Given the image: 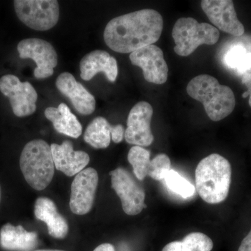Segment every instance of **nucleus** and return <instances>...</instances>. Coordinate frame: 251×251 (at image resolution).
Returning a JSON list of instances; mask_svg holds the SVG:
<instances>
[{
    "label": "nucleus",
    "instance_id": "nucleus-1",
    "mask_svg": "<svg viewBox=\"0 0 251 251\" xmlns=\"http://www.w3.org/2000/svg\"><path fill=\"white\" fill-rule=\"evenodd\" d=\"M163 28V18L158 11L142 9L112 19L104 30V41L115 52L131 53L153 45L161 37Z\"/></svg>",
    "mask_w": 251,
    "mask_h": 251
},
{
    "label": "nucleus",
    "instance_id": "nucleus-2",
    "mask_svg": "<svg viewBox=\"0 0 251 251\" xmlns=\"http://www.w3.org/2000/svg\"><path fill=\"white\" fill-rule=\"evenodd\" d=\"M232 179L229 162L218 153L200 161L196 170V190L203 201L216 204L226 201Z\"/></svg>",
    "mask_w": 251,
    "mask_h": 251
},
{
    "label": "nucleus",
    "instance_id": "nucleus-3",
    "mask_svg": "<svg viewBox=\"0 0 251 251\" xmlns=\"http://www.w3.org/2000/svg\"><path fill=\"white\" fill-rule=\"evenodd\" d=\"M187 93L191 98L201 102L206 115L214 122L224 120L233 112L235 97L229 87L222 85L215 77L202 74L188 82Z\"/></svg>",
    "mask_w": 251,
    "mask_h": 251
},
{
    "label": "nucleus",
    "instance_id": "nucleus-4",
    "mask_svg": "<svg viewBox=\"0 0 251 251\" xmlns=\"http://www.w3.org/2000/svg\"><path fill=\"white\" fill-rule=\"evenodd\" d=\"M20 168L31 188L45 189L53 179L55 168L50 146L39 139L26 144L20 157Z\"/></svg>",
    "mask_w": 251,
    "mask_h": 251
},
{
    "label": "nucleus",
    "instance_id": "nucleus-5",
    "mask_svg": "<svg viewBox=\"0 0 251 251\" xmlns=\"http://www.w3.org/2000/svg\"><path fill=\"white\" fill-rule=\"evenodd\" d=\"M219 31L208 24L199 23L193 18H181L175 23L173 37L175 44L174 50L178 55H190L200 46L214 45L219 41Z\"/></svg>",
    "mask_w": 251,
    "mask_h": 251
},
{
    "label": "nucleus",
    "instance_id": "nucleus-6",
    "mask_svg": "<svg viewBox=\"0 0 251 251\" xmlns=\"http://www.w3.org/2000/svg\"><path fill=\"white\" fill-rule=\"evenodd\" d=\"M14 4L18 19L34 30H49L58 23L59 6L56 0H16Z\"/></svg>",
    "mask_w": 251,
    "mask_h": 251
},
{
    "label": "nucleus",
    "instance_id": "nucleus-7",
    "mask_svg": "<svg viewBox=\"0 0 251 251\" xmlns=\"http://www.w3.org/2000/svg\"><path fill=\"white\" fill-rule=\"evenodd\" d=\"M110 175L112 188L121 200L124 211L129 216L140 214L147 207L144 188L135 181L125 168H117L110 171Z\"/></svg>",
    "mask_w": 251,
    "mask_h": 251
},
{
    "label": "nucleus",
    "instance_id": "nucleus-8",
    "mask_svg": "<svg viewBox=\"0 0 251 251\" xmlns=\"http://www.w3.org/2000/svg\"><path fill=\"white\" fill-rule=\"evenodd\" d=\"M0 92L9 98L16 117H27L35 112L38 94L29 82H21L11 74L3 75L0 78Z\"/></svg>",
    "mask_w": 251,
    "mask_h": 251
},
{
    "label": "nucleus",
    "instance_id": "nucleus-9",
    "mask_svg": "<svg viewBox=\"0 0 251 251\" xmlns=\"http://www.w3.org/2000/svg\"><path fill=\"white\" fill-rule=\"evenodd\" d=\"M18 53L21 59H31L35 62L34 76L44 79L52 76L57 65L58 57L53 46L37 38L23 39L18 43Z\"/></svg>",
    "mask_w": 251,
    "mask_h": 251
},
{
    "label": "nucleus",
    "instance_id": "nucleus-10",
    "mask_svg": "<svg viewBox=\"0 0 251 251\" xmlns=\"http://www.w3.org/2000/svg\"><path fill=\"white\" fill-rule=\"evenodd\" d=\"M99 184V175L92 168H86L75 175L72 184L71 210L76 215H85L93 206Z\"/></svg>",
    "mask_w": 251,
    "mask_h": 251
},
{
    "label": "nucleus",
    "instance_id": "nucleus-11",
    "mask_svg": "<svg viewBox=\"0 0 251 251\" xmlns=\"http://www.w3.org/2000/svg\"><path fill=\"white\" fill-rule=\"evenodd\" d=\"M152 106L148 102L140 101L130 110L125 130L126 141L135 146L148 147L154 137L151 129Z\"/></svg>",
    "mask_w": 251,
    "mask_h": 251
},
{
    "label": "nucleus",
    "instance_id": "nucleus-12",
    "mask_svg": "<svg viewBox=\"0 0 251 251\" xmlns=\"http://www.w3.org/2000/svg\"><path fill=\"white\" fill-rule=\"evenodd\" d=\"M130 62L142 69L145 80L156 85L164 84L168 80V67L159 47L150 45L130 54Z\"/></svg>",
    "mask_w": 251,
    "mask_h": 251
},
{
    "label": "nucleus",
    "instance_id": "nucleus-13",
    "mask_svg": "<svg viewBox=\"0 0 251 251\" xmlns=\"http://www.w3.org/2000/svg\"><path fill=\"white\" fill-rule=\"evenodd\" d=\"M201 7L210 22L220 30L232 36L244 34V25L238 19L233 1L231 0H203Z\"/></svg>",
    "mask_w": 251,
    "mask_h": 251
},
{
    "label": "nucleus",
    "instance_id": "nucleus-14",
    "mask_svg": "<svg viewBox=\"0 0 251 251\" xmlns=\"http://www.w3.org/2000/svg\"><path fill=\"white\" fill-rule=\"evenodd\" d=\"M56 87L61 94L72 102L77 112L89 115L96 108L95 98L70 73L64 72L56 80Z\"/></svg>",
    "mask_w": 251,
    "mask_h": 251
},
{
    "label": "nucleus",
    "instance_id": "nucleus-15",
    "mask_svg": "<svg viewBox=\"0 0 251 251\" xmlns=\"http://www.w3.org/2000/svg\"><path fill=\"white\" fill-rule=\"evenodd\" d=\"M54 167L68 176L80 173L90 161L88 153L83 151H75L72 142H63L62 145L53 143L50 145Z\"/></svg>",
    "mask_w": 251,
    "mask_h": 251
},
{
    "label": "nucleus",
    "instance_id": "nucleus-16",
    "mask_svg": "<svg viewBox=\"0 0 251 251\" xmlns=\"http://www.w3.org/2000/svg\"><path fill=\"white\" fill-rule=\"evenodd\" d=\"M80 77L89 81L98 73L103 72L110 82H114L118 75V66L115 57L106 51L97 50L86 54L80 63Z\"/></svg>",
    "mask_w": 251,
    "mask_h": 251
},
{
    "label": "nucleus",
    "instance_id": "nucleus-17",
    "mask_svg": "<svg viewBox=\"0 0 251 251\" xmlns=\"http://www.w3.org/2000/svg\"><path fill=\"white\" fill-rule=\"evenodd\" d=\"M34 215L39 221L46 223L51 237L62 239L69 232L67 221L57 211L53 201L46 197L38 198L34 204Z\"/></svg>",
    "mask_w": 251,
    "mask_h": 251
},
{
    "label": "nucleus",
    "instance_id": "nucleus-18",
    "mask_svg": "<svg viewBox=\"0 0 251 251\" xmlns=\"http://www.w3.org/2000/svg\"><path fill=\"white\" fill-rule=\"evenodd\" d=\"M39 244L38 234L29 232L22 226L4 225L0 229V245L5 250L12 251H31Z\"/></svg>",
    "mask_w": 251,
    "mask_h": 251
},
{
    "label": "nucleus",
    "instance_id": "nucleus-19",
    "mask_svg": "<svg viewBox=\"0 0 251 251\" xmlns=\"http://www.w3.org/2000/svg\"><path fill=\"white\" fill-rule=\"evenodd\" d=\"M44 114L58 133L73 138H79L82 134V125L65 103L59 104L57 108L49 107Z\"/></svg>",
    "mask_w": 251,
    "mask_h": 251
},
{
    "label": "nucleus",
    "instance_id": "nucleus-20",
    "mask_svg": "<svg viewBox=\"0 0 251 251\" xmlns=\"http://www.w3.org/2000/svg\"><path fill=\"white\" fill-rule=\"evenodd\" d=\"M114 126L103 117H97L91 122L84 133V140L96 149H105L110 145Z\"/></svg>",
    "mask_w": 251,
    "mask_h": 251
},
{
    "label": "nucleus",
    "instance_id": "nucleus-21",
    "mask_svg": "<svg viewBox=\"0 0 251 251\" xmlns=\"http://www.w3.org/2000/svg\"><path fill=\"white\" fill-rule=\"evenodd\" d=\"M214 243L211 238L202 232L188 234L181 241L169 243L162 251H211Z\"/></svg>",
    "mask_w": 251,
    "mask_h": 251
},
{
    "label": "nucleus",
    "instance_id": "nucleus-22",
    "mask_svg": "<svg viewBox=\"0 0 251 251\" xmlns=\"http://www.w3.org/2000/svg\"><path fill=\"white\" fill-rule=\"evenodd\" d=\"M225 63L231 69L244 75L251 70V52L242 46L230 48L225 55Z\"/></svg>",
    "mask_w": 251,
    "mask_h": 251
},
{
    "label": "nucleus",
    "instance_id": "nucleus-23",
    "mask_svg": "<svg viewBox=\"0 0 251 251\" xmlns=\"http://www.w3.org/2000/svg\"><path fill=\"white\" fill-rule=\"evenodd\" d=\"M128 161L133 167L135 176L140 181L148 176L151 159L148 150L139 146L130 148L128 153Z\"/></svg>",
    "mask_w": 251,
    "mask_h": 251
},
{
    "label": "nucleus",
    "instance_id": "nucleus-24",
    "mask_svg": "<svg viewBox=\"0 0 251 251\" xmlns=\"http://www.w3.org/2000/svg\"><path fill=\"white\" fill-rule=\"evenodd\" d=\"M163 180L170 191L182 198L192 197L196 192V187L175 170L168 172Z\"/></svg>",
    "mask_w": 251,
    "mask_h": 251
},
{
    "label": "nucleus",
    "instance_id": "nucleus-25",
    "mask_svg": "<svg viewBox=\"0 0 251 251\" xmlns=\"http://www.w3.org/2000/svg\"><path fill=\"white\" fill-rule=\"evenodd\" d=\"M171 170V161L165 153H160L151 160L148 176L151 179L161 181Z\"/></svg>",
    "mask_w": 251,
    "mask_h": 251
},
{
    "label": "nucleus",
    "instance_id": "nucleus-26",
    "mask_svg": "<svg viewBox=\"0 0 251 251\" xmlns=\"http://www.w3.org/2000/svg\"><path fill=\"white\" fill-rule=\"evenodd\" d=\"M125 127L121 125L114 126L111 137L112 141L115 143H121L125 138Z\"/></svg>",
    "mask_w": 251,
    "mask_h": 251
},
{
    "label": "nucleus",
    "instance_id": "nucleus-27",
    "mask_svg": "<svg viewBox=\"0 0 251 251\" xmlns=\"http://www.w3.org/2000/svg\"><path fill=\"white\" fill-rule=\"evenodd\" d=\"M242 84L247 87V92L249 94V105L251 107V70L243 75L242 78Z\"/></svg>",
    "mask_w": 251,
    "mask_h": 251
},
{
    "label": "nucleus",
    "instance_id": "nucleus-28",
    "mask_svg": "<svg viewBox=\"0 0 251 251\" xmlns=\"http://www.w3.org/2000/svg\"><path fill=\"white\" fill-rule=\"evenodd\" d=\"M238 251H251V229L247 237L243 239Z\"/></svg>",
    "mask_w": 251,
    "mask_h": 251
},
{
    "label": "nucleus",
    "instance_id": "nucleus-29",
    "mask_svg": "<svg viewBox=\"0 0 251 251\" xmlns=\"http://www.w3.org/2000/svg\"><path fill=\"white\" fill-rule=\"evenodd\" d=\"M93 251H115V248L111 244L105 243L99 245Z\"/></svg>",
    "mask_w": 251,
    "mask_h": 251
},
{
    "label": "nucleus",
    "instance_id": "nucleus-30",
    "mask_svg": "<svg viewBox=\"0 0 251 251\" xmlns=\"http://www.w3.org/2000/svg\"><path fill=\"white\" fill-rule=\"evenodd\" d=\"M34 251H64L61 250H52V249H45V250H36Z\"/></svg>",
    "mask_w": 251,
    "mask_h": 251
},
{
    "label": "nucleus",
    "instance_id": "nucleus-31",
    "mask_svg": "<svg viewBox=\"0 0 251 251\" xmlns=\"http://www.w3.org/2000/svg\"><path fill=\"white\" fill-rule=\"evenodd\" d=\"M243 98H247L248 97H249V94L247 92H244V94H242Z\"/></svg>",
    "mask_w": 251,
    "mask_h": 251
},
{
    "label": "nucleus",
    "instance_id": "nucleus-32",
    "mask_svg": "<svg viewBox=\"0 0 251 251\" xmlns=\"http://www.w3.org/2000/svg\"><path fill=\"white\" fill-rule=\"evenodd\" d=\"M0 200H1V187H0Z\"/></svg>",
    "mask_w": 251,
    "mask_h": 251
}]
</instances>
